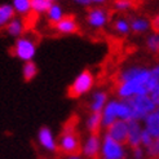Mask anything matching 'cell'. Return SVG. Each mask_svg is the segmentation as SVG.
<instances>
[{
  "mask_svg": "<svg viewBox=\"0 0 159 159\" xmlns=\"http://www.w3.org/2000/svg\"><path fill=\"white\" fill-rule=\"evenodd\" d=\"M145 45L152 53H159V33H153L148 35Z\"/></svg>",
  "mask_w": 159,
  "mask_h": 159,
  "instance_id": "obj_24",
  "label": "cell"
},
{
  "mask_svg": "<svg viewBox=\"0 0 159 159\" xmlns=\"http://www.w3.org/2000/svg\"><path fill=\"white\" fill-rule=\"evenodd\" d=\"M128 155L127 145L111 139L109 134L102 136L100 159H125Z\"/></svg>",
  "mask_w": 159,
  "mask_h": 159,
  "instance_id": "obj_6",
  "label": "cell"
},
{
  "mask_svg": "<svg viewBox=\"0 0 159 159\" xmlns=\"http://www.w3.org/2000/svg\"><path fill=\"white\" fill-rule=\"evenodd\" d=\"M38 75V66L34 61H29L23 63L22 67V76L26 82H31L33 79H35V76Z\"/></svg>",
  "mask_w": 159,
  "mask_h": 159,
  "instance_id": "obj_22",
  "label": "cell"
},
{
  "mask_svg": "<svg viewBox=\"0 0 159 159\" xmlns=\"http://www.w3.org/2000/svg\"><path fill=\"white\" fill-rule=\"evenodd\" d=\"M109 93L104 89H97L92 93L89 101V110L91 113H102V110L106 106L109 101Z\"/></svg>",
  "mask_w": 159,
  "mask_h": 159,
  "instance_id": "obj_13",
  "label": "cell"
},
{
  "mask_svg": "<svg viewBox=\"0 0 159 159\" xmlns=\"http://www.w3.org/2000/svg\"><path fill=\"white\" fill-rule=\"evenodd\" d=\"M73 2H75V3L79 4V5H83V7H88V5H91V2H89V0H73Z\"/></svg>",
  "mask_w": 159,
  "mask_h": 159,
  "instance_id": "obj_32",
  "label": "cell"
},
{
  "mask_svg": "<svg viewBox=\"0 0 159 159\" xmlns=\"http://www.w3.org/2000/svg\"><path fill=\"white\" fill-rule=\"evenodd\" d=\"M158 107H159V106H158Z\"/></svg>",
  "mask_w": 159,
  "mask_h": 159,
  "instance_id": "obj_36",
  "label": "cell"
},
{
  "mask_svg": "<svg viewBox=\"0 0 159 159\" xmlns=\"http://www.w3.org/2000/svg\"><path fill=\"white\" fill-rule=\"evenodd\" d=\"M133 5H134L133 0H115L114 2V8L116 11H120V12L132 9Z\"/></svg>",
  "mask_w": 159,
  "mask_h": 159,
  "instance_id": "obj_28",
  "label": "cell"
},
{
  "mask_svg": "<svg viewBox=\"0 0 159 159\" xmlns=\"http://www.w3.org/2000/svg\"><path fill=\"white\" fill-rule=\"evenodd\" d=\"M114 30H115V33H118L119 35H127V34H129V31H131V26H129V21L128 20H125L123 17H119L114 21Z\"/></svg>",
  "mask_w": 159,
  "mask_h": 159,
  "instance_id": "obj_23",
  "label": "cell"
},
{
  "mask_svg": "<svg viewBox=\"0 0 159 159\" xmlns=\"http://www.w3.org/2000/svg\"><path fill=\"white\" fill-rule=\"evenodd\" d=\"M152 29L154 30V33H159V14L152 20Z\"/></svg>",
  "mask_w": 159,
  "mask_h": 159,
  "instance_id": "obj_31",
  "label": "cell"
},
{
  "mask_svg": "<svg viewBox=\"0 0 159 159\" xmlns=\"http://www.w3.org/2000/svg\"><path fill=\"white\" fill-rule=\"evenodd\" d=\"M102 127V116L101 113H91L85 120V129L89 133H98Z\"/></svg>",
  "mask_w": 159,
  "mask_h": 159,
  "instance_id": "obj_17",
  "label": "cell"
},
{
  "mask_svg": "<svg viewBox=\"0 0 159 159\" xmlns=\"http://www.w3.org/2000/svg\"><path fill=\"white\" fill-rule=\"evenodd\" d=\"M54 29L58 34L71 35V34L78 33L79 26H78V22L75 21L74 17H63L60 22H57L54 25Z\"/></svg>",
  "mask_w": 159,
  "mask_h": 159,
  "instance_id": "obj_15",
  "label": "cell"
},
{
  "mask_svg": "<svg viewBox=\"0 0 159 159\" xmlns=\"http://www.w3.org/2000/svg\"><path fill=\"white\" fill-rule=\"evenodd\" d=\"M101 142L102 137L98 133H89L82 144V155L88 159H98L101 153Z\"/></svg>",
  "mask_w": 159,
  "mask_h": 159,
  "instance_id": "obj_8",
  "label": "cell"
},
{
  "mask_svg": "<svg viewBox=\"0 0 159 159\" xmlns=\"http://www.w3.org/2000/svg\"><path fill=\"white\" fill-rule=\"evenodd\" d=\"M150 69L142 65H129L118 74L115 94L120 100H129L140 94H150Z\"/></svg>",
  "mask_w": 159,
  "mask_h": 159,
  "instance_id": "obj_1",
  "label": "cell"
},
{
  "mask_svg": "<svg viewBox=\"0 0 159 159\" xmlns=\"http://www.w3.org/2000/svg\"><path fill=\"white\" fill-rule=\"evenodd\" d=\"M131 157H132V159H145L146 158V150L142 146L133 148L131 150Z\"/></svg>",
  "mask_w": 159,
  "mask_h": 159,
  "instance_id": "obj_30",
  "label": "cell"
},
{
  "mask_svg": "<svg viewBox=\"0 0 159 159\" xmlns=\"http://www.w3.org/2000/svg\"><path fill=\"white\" fill-rule=\"evenodd\" d=\"M146 150V157L149 159H159V137L154 139L152 146H149Z\"/></svg>",
  "mask_w": 159,
  "mask_h": 159,
  "instance_id": "obj_27",
  "label": "cell"
},
{
  "mask_svg": "<svg viewBox=\"0 0 159 159\" xmlns=\"http://www.w3.org/2000/svg\"><path fill=\"white\" fill-rule=\"evenodd\" d=\"M5 31L8 33V35H11L13 38H20L25 33V23L21 18L14 17L9 23L7 25Z\"/></svg>",
  "mask_w": 159,
  "mask_h": 159,
  "instance_id": "obj_19",
  "label": "cell"
},
{
  "mask_svg": "<svg viewBox=\"0 0 159 159\" xmlns=\"http://www.w3.org/2000/svg\"><path fill=\"white\" fill-rule=\"evenodd\" d=\"M52 3L47 2V0H31V12H35L38 14L47 13Z\"/></svg>",
  "mask_w": 159,
  "mask_h": 159,
  "instance_id": "obj_25",
  "label": "cell"
},
{
  "mask_svg": "<svg viewBox=\"0 0 159 159\" xmlns=\"http://www.w3.org/2000/svg\"><path fill=\"white\" fill-rule=\"evenodd\" d=\"M12 7L16 14L27 16L31 12V0H12Z\"/></svg>",
  "mask_w": 159,
  "mask_h": 159,
  "instance_id": "obj_21",
  "label": "cell"
},
{
  "mask_svg": "<svg viewBox=\"0 0 159 159\" xmlns=\"http://www.w3.org/2000/svg\"><path fill=\"white\" fill-rule=\"evenodd\" d=\"M128 102L132 113V119H137L142 122L144 119L158 107L150 94H140V96H134L129 100H125Z\"/></svg>",
  "mask_w": 159,
  "mask_h": 159,
  "instance_id": "obj_3",
  "label": "cell"
},
{
  "mask_svg": "<svg viewBox=\"0 0 159 159\" xmlns=\"http://www.w3.org/2000/svg\"><path fill=\"white\" fill-rule=\"evenodd\" d=\"M144 129L142 122L137 120V119H129L128 120V136H127V142L125 145L129 146L131 149L141 146V133Z\"/></svg>",
  "mask_w": 159,
  "mask_h": 159,
  "instance_id": "obj_11",
  "label": "cell"
},
{
  "mask_svg": "<svg viewBox=\"0 0 159 159\" xmlns=\"http://www.w3.org/2000/svg\"><path fill=\"white\" fill-rule=\"evenodd\" d=\"M16 17V12L12 4H0V30L7 27L13 18Z\"/></svg>",
  "mask_w": 159,
  "mask_h": 159,
  "instance_id": "obj_18",
  "label": "cell"
},
{
  "mask_svg": "<svg viewBox=\"0 0 159 159\" xmlns=\"http://www.w3.org/2000/svg\"><path fill=\"white\" fill-rule=\"evenodd\" d=\"M150 93L154 89H159V63H155L153 67H150Z\"/></svg>",
  "mask_w": 159,
  "mask_h": 159,
  "instance_id": "obj_26",
  "label": "cell"
},
{
  "mask_svg": "<svg viewBox=\"0 0 159 159\" xmlns=\"http://www.w3.org/2000/svg\"><path fill=\"white\" fill-rule=\"evenodd\" d=\"M38 142L44 150L56 153L58 150V141L56 140L53 132L48 127H42L38 132Z\"/></svg>",
  "mask_w": 159,
  "mask_h": 159,
  "instance_id": "obj_9",
  "label": "cell"
},
{
  "mask_svg": "<svg viewBox=\"0 0 159 159\" xmlns=\"http://www.w3.org/2000/svg\"><path fill=\"white\" fill-rule=\"evenodd\" d=\"M142 125L144 129H146L154 139L159 137V107H157L142 120Z\"/></svg>",
  "mask_w": 159,
  "mask_h": 159,
  "instance_id": "obj_14",
  "label": "cell"
},
{
  "mask_svg": "<svg viewBox=\"0 0 159 159\" xmlns=\"http://www.w3.org/2000/svg\"><path fill=\"white\" fill-rule=\"evenodd\" d=\"M154 142V137L150 134L146 129H142V133H141V142L140 145L144 148V149H148L149 146H152V144Z\"/></svg>",
  "mask_w": 159,
  "mask_h": 159,
  "instance_id": "obj_29",
  "label": "cell"
},
{
  "mask_svg": "<svg viewBox=\"0 0 159 159\" xmlns=\"http://www.w3.org/2000/svg\"><path fill=\"white\" fill-rule=\"evenodd\" d=\"M131 31L134 34H144L152 29V21H149L145 17H133L129 21Z\"/></svg>",
  "mask_w": 159,
  "mask_h": 159,
  "instance_id": "obj_16",
  "label": "cell"
},
{
  "mask_svg": "<svg viewBox=\"0 0 159 159\" xmlns=\"http://www.w3.org/2000/svg\"><path fill=\"white\" fill-rule=\"evenodd\" d=\"M91 4H104L106 0H89Z\"/></svg>",
  "mask_w": 159,
  "mask_h": 159,
  "instance_id": "obj_33",
  "label": "cell"
},
{
  "mask_svg": "<svg viewBox=\"0 0 159 159\" xmlns=\"http://www.w3.org/2000/svg\"><path fill=\"white\" fill-rule=\"evenodd\" d=\"M47 17H48V21L53 25H56L57 22H60L65 16H63V11L61 5H58L57 3H52V5L49 7V9L47 11Z\"/></svg>",
  "mask_w": 159,
  "mask_h": 159,
  "instance_id": "obj_20",
  "label": "cell"
},
{
  "mask_svg": "<svg viewBox=\"0 0 159 159\" xmlns=\"http://www.w3.org/2000/svg\"><path fill=\"white\" fill-rule=\"evenodd\" d=\"M67 159H83V157L79 155V154H75V155H69Z\"/></svg>",
  "mask_w": 159,
  "mask_h": 159,
  "instance_id": "obj_34",
  "label": "cell"
},
{
  "mask_svg": "<svg viewBox=\"0 0 159 159\" xmlns=\"http://www.w3.org/2000/svg\"><path fill=\"white\" fill-rule=\"evenodd\" d=\"M102 116V127L107 128V127L114 123L115 120H127L132 119V113L128 102L125 100L120 98H110L107 101L106 106L104 107L101 113Z\"/></svg>",
  "mask_w": 159,
  "mask_h": 159,
  "instance_id": "obj_2",
  "label": "cell"
},
{
  "mask_svg": "<svg viewBox=\"0 0 159 159\" xmlns=\"http://www.w3.org/2000/svg\"><path fill=\"white\" fill-rule=\"evenodd\" d=\"M105 129V133L115 141L122 142V144L127 142V136H128V122L127 120H115Z\"/></svg>",
  "mask_w": 159,
  "mask_h": 159,
  "instance_id": "obj_10",
  "label": "cell"
},
{
  "mask_svg": "<svg viewBox=\"0 0 159 159\" xmlns=\"http://www.w3.org/2000/svg\"><path fill=\"white\" fill-rule=\"evenodd\" d=\"M109 21V13L104 8H93L87 14V23L93 29H102Z\"/></svg>",
  "mask_w": 159,
  "mask_h": 159,
  "instance_id": "obj_12",
  "label": "cell"
},
{
  "mask_svg": "<svg viewBox=\"0 0 159 159\" xmlns=\"http://www.w3.org/2000/svg\"><path fill=\"white\" fill-rule=\"evenodd\" d=\"M13 54L23 62L33 61L36 54V43L30 36H20L14 43Z\"/></svg>",
  "mask_w": 159,
  "mask_h": 159,
  "instance_id": "obj_7",
  "label": "cell"
},
{
  "mask_svg": "<svg viewBox=\"0 0 159 159\" xmlns=\"http://www.w3.org/2000/svg\"><path fill=\"white\" fill-rule=\"evenodd\" d=\"M58 150L65 155H75L82 150V142L75 128L65 127L58 139Z\"/></svg>",
  "mask_w": 159,
  "mask_h": 159,
  "instance_id": "obj_5",
  "label": "cell"
},
{
  "mask_svg": "<svg viewBox=\"0 0 159 159\" xmlns=\"http://www.w3.org/2000/svg\"><path fill=\"white\" fill-rule=\"evenodd\" d=\"M93 87H94V75L89 70H83L75 76L73 83L70 84L67 93L71 98H79L84 96V94L89 93Z\"/></svg>",
  "mask_w": 159,
  "mask_h": 159,
  "instance_id": "obj_4",
  "label": "cell"
},
{
  "mask_svg": "<svg viewBox=\"0 0 159 159\" xmlns=\"http://www.w3.org/2000/svg\"><path fill=\"white\" fill-rule=\"evenodd\" d=\"M47 2H49V3H56L57 0H47Z\"/></svg>",
  "mask_w": 159,
  "mask_h": 159,
  "instance_id": "obj_35",
  "label": "cell"
}]
</instances>
